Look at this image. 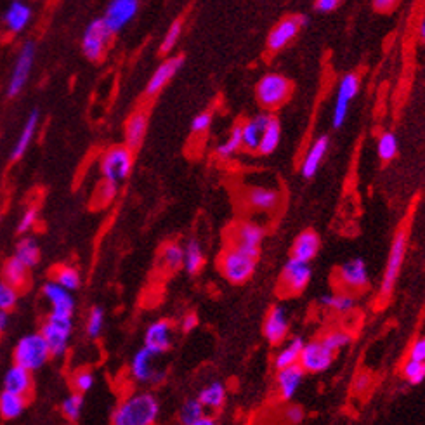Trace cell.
Instances as JSON below:
<instances>
[{"instance_id":"obj_29","label":"cell","mask_w":425,"mask_h":425,"mask_svg":"<svg viewBox=\"0 0 425 425\" xmlns=\"http://www.w3.org/2000/svg\"><path fill=\"white\" fill-rule=\"evenodd\" d=\"M38 122H40V111L32 110V113H30L28 118H26L25 125H23V130L21 134H19L13 151H11V160H19L26 151H28L30 144H32L33 137H35Z\"/></svg>"},{"instance_id":"obj_44","label":"cell","mask_w":425,"mask_h":425,"mask_svg":"<svg viewBox=\"0 0 425 425\" xmlns=\"http://www.w3.org/2000/svg\"><path fill=\"white\" fill-rule=\"evenodd\" d=\"M403 375L412 385H420L425 380V361L408 358L403 365Z\"/></svg>"},{"instance_id":"obj_60","label":"cell","mask_w":425,"mask_h":425,"mask_svg":"<svg viewBox=\"0 0 425 425\" xmlns=\"http://www.w3.org/2000/svg\"><path fill=\"white\" fill-rule=\"evenodd\" d=\"M7 323H9V318H7L6 311H0V333L7 328Z\"/></svg>"},{"instance_id":"obj_41","label":"cell","mask_w":425,"mask_h":425,"mask_svg":"<svg viewBox=\"0 0 425 425\" xmlns=\"http://www.w3.org/2000/svg\"><path fill=\"white\" fill-rule=\"evenodd\" d=\"M400 151V143L394 132H384L377 141V153L382 162H390Z\"/></svg>"},{"instance_id":"obj_27","label":"cell","mask_w":425,"mask_h":425,"mask_svg":"<svg viewBox=\"0 0 425 425\" xmlns=\"http://www.w3.org/2000/svg\"><path fill=\"white\" fill-rule=\"evenodd\" d=\"M269 117L271 113H262L241 124V148L250 153H257L260 134H262L264 125L267 124Z\"/></svg>"},{"instance_id":"obj_38","label":"cell","mask_w":425,"mask_h":425,"mask_svg":"<svg viewBox=\"0 0 425 425\" xmlns=\"http://www.w3.org/2000/svg\"><path fill=\"white\" fill-rule=\"evenodd\" d=\"M182 260H185V248L177 243H167L162 248V255H160V262H162L163 269L167 273H175L182 267Z\"/></svg>"},{"instance_id":"obj_33","label":"cell","mask_w":425,"mask_h":425,"mask_svg":"<svg viewBox=\"0 0 425 425\" xmlns=\"http://www.w3.org/2000/svg\"><path fill=\"white\" fill-rule=\"evenodd\" d=\"M205 266V254L202 245L197 240L187 241L185 248V260H182V267H186V271L190 274H198Z\"/></svg>"},{"instance_id":"obj_50","label":"cell","mask_w":425,"mask_h":425,"mask_svg":"<svg viewBox=\"0 0 425 425\" xmlns=\"http://www.w3.org/2000/svg\"><path fill=\"white\" fill-rule=\"evenodd\" d=\"M94 382H95V378H94L93 371H89V370L76 371L75 377H74L75 392H80V394L89 392V390L94 388Z\"/></svg>"},{"instance_id":"obj_26","label":"cell","mask_w":425,"mask_h":425,"mask_svg":"<svg viewBox=\"0 0 425 425\" xmlns=\"http://www.w3.org/2000/svg\"><path fill=\"white\" fill-rule=\"evenodd\" d=\"M321 248V240L315 231L308 229V231H302L297 236L296 241L292 245V257L304 260V262H311L316 257L318 252Z\"/></svg>"},{"instance_id":"obj_23","label":"cell","mask_w":425,"mask_h":425,"mask_svg":"<svg viewBox=\"0 0 425 425\" xmlns=\"http://www.w3.org/2000/svg\"><path fill=\"white\" fill-rule=\"evenodd\" d=\"M304 377H305V371L301 368L298 363L278 370L276 382H278L279 397L285 401L292 400V397L297 394V390L301 389L302 382H304Z\"/></svg>"},{"instance_id":"obj_6","label":"cell","mask_w":425,"mask_h":425,"mask_svg":"<svg viewBox=\"0 0 425 425\" xmlns=\"http://www.w3.org/2000/svg\"><path fill=\"white\" fill-rule=\"evenodd\" d=\"M134 165V153L127 144L108 149L101 158V174L106 181L120 185L129 177Z\"/></svg>"},{"instance_id":"obj_37","label":"cell","mask_w":425,"mask_h":425,"mask_svg":"<svg viewBox=\"0 0 425 425\" xmlns=\"http://www.w3.org/2000/svg\"><path fill=\"white\" fill-rule=\"evenodd\" d=\"M198 401L204 404L205 409H219L226 401V388L221 382H214V384L206 385L205 389L200 390Z\"/></svg>"},{"instance_id":"obj_57","label":"cell","mask_w":425,"mask_h":425,"mask_svg":"<svg viewBox=\"0 0 425 425\" xmlns=\"http://www.w3.org/2000/svg\"><path fill=\"white\" fill-rule=\"evenodd\" d=\"M285 417L290 424H301L304 420V412H302L301 407H290L286 409Z\"/></svg>"},{"instance_id":"obj_25","label":"cell","mask_w":425,"mask_h":425,"mask_svg":"<svg viewBox=\"0 0 425 425\" xmlns=\"http://www.w3.org/2000/svg\"><path fill=\"white\" fill-rule=\"evenodd\" d=\"M148 130V111L137 110L129 117L127 124H125V144L132 149L139 148L143 143L144 136Z\"/></svg>"},{"instance_id":"obj_46","label":"cell","mask_w":425,"mask_h":425,"mask_svg":"<svg viewBox=\"0 0 425 425\" xmlns=\"http://www.w3.org/2000/svg\"><path fill=\"white\" fill-rule=\"evenodd\" d=\"M321 342L325 344V346L328 347L332 352H339L342 351L344 347H347L352 342V335L349 332H344V330H335L327 333V335L321 339Z\"/></svg>"},{"instance_id":"obj_40","label":"cell","mask_w":425,"mask_h":425,"mask_svg":"<svg viewBox=\"0 0 425 425\" xmlns=\"http://www.w3.org/2000/svg\"><path fill=\"white\" fill-rule=\"evenodd\" d=\"M52 281H56L57 285H61L63 289L74 290L80 289V283H82V278H80V273L71 266H59L56 267L54 274H52Z\"/></svg>"},{"instance_id":"obj_39","label":"cell","mask_w":425,"mask_h":425,"mask_svg":"<svg viewBox=\"0 0 425 425\" xmlns=\"http://www.w3.org/2000/svg\"><path fill=\"white\" fill-rule=\"evenodd\" d=\"M14 257L21 260L28 269L35 267L40 260V247L33 238H23L19 243L16 245V254Z\"/></svg>"},{"instance_id":"obj_52","label":"cell","mask_w":425,"mask_h":425,"mask_svg":"<svg viewBox=\"0 0 425 425\" xmlns=\"http://www.w3.org/2000/svg\"><path fill=\"white\" fill-rule=\"evenodd\" d=\"M37 221H38V210L35 206H32V209H28L25 214H23L21 221H19L18 224V233H21V235L23 233H28L30 229L37 224Z\"/></svg>"},{"instance_id":"obj_59","label":"cell","mask_w":425,"mask_h":425,"mask_svg":"<svg viewBox=\"0 0 425 425\" xmlns=\"http://www.w3.org/2000/svg\"><path fill=\"white\" fill-rule=\"evenodd\" d=\"M216 424V419H214V417H210V415H202V417H198L197 419V422H194L193 425H214Z\"/></svg>"},{"instance_id":"obj_15","label":"cell","mask_w":425,"mask_h":425,"mask_svg":"<svg viewBox=\"0 0 425 425\" xmlns=\"http://www.w3.org/2000/svg\"><path fill=\"white\" fill-rule=\"evenodd\" d=\"M139 11V0H110L105 16L101 19L113 35L125 28Z\"/></svg>"},{"instance_id":"obj_18","label":"cell","mask_w":425,"mask_h":425,"mask_svg":"<svg viewBox=\"0 0 425 425\" xmlns=\"http://www.w3.org/2000/svg\"><path fill=\"white\" fill-rule=\"evenodd\" d=\"M44 297L47 298L49 304H51L52 315L59 316H71L74 318L75 313V298L71 296L70 290L63 289L61 285H57L56 281H47L42 289Z\"/></svg>"},{"instance_id":"obj_45","label":"cell","mask_w":425,"mask_h":425,"mask_svg":"<svg viewBox=\"0 0 425 425\" xmlns=\"http://www.w3.org/2000/svg\"><path fill=\"white\" fill-rule=\"evenodd\" d=\"M205 413L204 404L200 403L198 400H187L185 404H182L181 412H179V422L182 425H193L197 422L198 417H202Z\"/></svg>"},{"instance_id":"obj_42","label":"cell","mask_w":425,"mask_h":425,"mask_svg":"<svg viewBox=\"0 0 425 425\" xmlns=\"http://www.w3.org/2000/svg\"><path fill=\"white\" fill-rule=\"evenodd\" d=\"M83 412V396L80 392L71 394V396H68L66 400L63 401V404H61V413H63V417L66 420H70V422H78L80 417H82Z\"/></svg>"},{"instance_id":"obj_10","label":"cell","mask_w":425,"mask_h":425,"mask_svg":"<svg viewBox=\"0 0 425 425\" xmlns=\"http://www.w3.org/2000/svg\"><path fill=\"white\" fill-rule=\"evenodd\" d=\"M337 283L346 292H363L370 286L368 266L363 259H351L337 267L335 271Z\"/></svg>"},{"instance_id":"obj_9","label":"cell","mask_w":425,"mask_h":425,"mask_svg":"<svg viewBox=\"0 0 425 425\" xmlns=\"http://www.w3.org/2000/svg\"><path fill=\"white\" fill-rule=\"evenodd\" d=\"M113 33L103 19H94L87 25L82 35V52L89 61H101L105 57Z\"/></svg>"},{"instance_id":"obj_30","label":"cell","mask_w":425,"mask_h":425,"mask_svg":"<svg viewBox=\"0 0 425 425\" xmlns=\"http://www.w3.org/2000/svg\"><path fill=\"white\" fill-rule=\"evenodd\" d=\"M279 141H281V124H279V120L274 115H271L267 124L264 125L262 134H260L257 153H260V155H271V153L276 151Z\"/></svg>"},{"instance_id":"obj_4","label":"cell","mask_w":425,"mask_h":425,"mask_svg":"<svg viewBox=\"0 0 425 425\" xmlns=\"http://www.w3.org/2000/svg\"><path fill=\"white\" fill-rule=\"evenodd\" d=\"M51 358L47 342L44 340L42 333H28L14 347V363L23 368L33 371L40 370Z\"/></svg>"},{"instance_id":"obj_43","label":"cell","mask_w":425,"mask_h":425,"mask_svg":"<svg viewBox=\"0 0 425 425\" xmlns=\"http://www.w3.org/2000/svg\"><path fill=\"white\" fill-rule=\"evenodd\" d=\"M240 149H241V124L235 125L228 139L217 146V155H219L221 158H231V156L235 155L236 151H240Z\"/></svg>"},{"instance_id":"obj_48","label":"cell","mask_w":425,"mask_h":425,"mask_svg":"<svg viewBox=\"0 0 425 425\" xmlns=\"http://www.w3.org/2000/svg\"><path fill=\"white\" fill-rule=\"evenodd\" d=\"M103 328H105V311H103V308H94L93 311L89 313V318H87V335H89L91 339H98V337L101 335Z\"/></svg>"},{"instance_id":"obj_19","label":"cell","mask_w":425,"mask_h":425,"mask_svg":"<svg viewBox=\"0 0 425 425\" xmlns=\"http://www.w3.org/2000/svg\"><path fill=\"white\" fill-rule=\"evenodd\" d=\"M182 63H185V57L182 56H172L163 61V63L156 68L155 74L151 75V78H149L146 86V95L153 98V95L162 93L167 83L177 75L179 70H181Z\"/></svg>"},{"instance_id":"obj_58","label":"cell","mask_w":425,"mask_h":425,"mask_svg":"<svg viewBox=\"0 0 425 425\" xmlns=\"http://www.w3.org/2000/svg\"><path fill=\"white\" fill-rule=\"evenodd\" d=\"M197 325H198V318H197V315H193V313H190V315H186V316H185V320H182L181 328H182V332H191L194 327H197Z\"/></svg>"},{"instance_id":"obj_5","label":"cell","mask_w":425,"mask_h":425,"mask_svg":"<svg viewBox=\"0 0 425 425\" xmlns=\"http://www.w3.org/2000/svg\"><path fill=\"white\" fill-rule=\"evenodd\" d=\"M255 94L262 108L278 110L292 95V82L279 74H267L259 80Z\"/></svg>"},{"instance_id":"obj_22","label":"cell","mask_w":425,"mask_h":425,"mask_svg":"<svg viewBox=\"0 0 425 425\" xmlns=\"http://www.w3.org/2000/svg\"><path fill=\"white\" fill-rule=\"evenodd\" d=\"M264 240V228L255 222H243L236 228L233 245L248 252V254L259 255L260 241Z\"/></svg>"},{"instance_id":"obj_20","label":"cell","mask_w":425,"mask_h":425,"mask_svg":"<svg viewBox=\"0 0 425 425\" xmlns=\"http://www.w3.org/2000/svg\"><path fill=\"white\" fill-rule=\"evenodd\" d=\"M172 335H174V327L170 321L158 320L149 325L144 333V346L160 356L172 347Z\"/></svg>"},{"instance_id":"obj_31","label":"cell","mask_w":425,"mask_h":425,"mask_svg":"<svg viewBox=\"0 0 425 425\" xmlns=\"http://www.w3.org/2000/svg\"><path fill=\"white\" fill-rule=\"evenodd\" d=\"M26 408V396L21 394L9 392L4 389V392L0 394V417L6 420H16L23 415Z\"/></svg>"},{"instance_id":"obj_21","label":"cell","mask_w":425,"mask_h":425,"mask_svg":"<svg viewBox=\"0 0 425 425\" xmlns=\"http://www.w3.org/2000/svg\"><path fill=\"white\" fill-rule=\"evenodd\" d=\"M33 16L32 7L23 0H13L6 13L2 14V23L9 33H21L30 25Z\"/></svg>"},{"instance_id":"obj_35","label":"cell","mask_w":425,"mask_h":425,"mask_svg":"<svg viewBox=\"0 0 425 425\" xmlns=\"http://www.w3.org/2000/svg\"><path fill=\"white\" fill-rule=\"evenodd\" d=\"M321 304L325 308L332 309L335 313H351L352 309L356 308V298L351 292H346V290H340V292L335 293H327V296L321 297Z\"/></svg>"},{"instance_id":"obj_2","label":"cell","mask_w":425,"mask_h":425,"mask_svg":"<svg viewBox=\"0 0 425 425\" xmlns=\"http://www.w3.org/2000/svg\"><path fill=\"white\" fill-rule=\"evenodd\" d=\"M408 241H409V224H403L400 229H397V233L392 238V243H390L384 278H382L380 290H378V302H380V304H384V302L392 296L394 286H396L397 278H400L401 267H403L404 255H407Z\"/></svg>"},{"instance_id":"obj_17","label":"cell","mask_w":425,"mask_h":425,"mask_svg":"<svg viewBox=\"0 0 425 425\" xmlns=\"http://www.w3.org/2000/svg\"><path fill=\"white\" fill-rule=\"evenodd\" d=\"M264 337L271 346H279L286 340L290 332V321L286 309L281 305H274L269 313H267L266 320H264Z\"/></svg>"},{"instance_id":"obj_32","label":"cell","mask_w":425,"mask_h":425,"mask_svg":"<svg viewBox=\"0 0 425 425\" xmlns=\"http://www.w3.org/2000/svg\"><path fill=\"white\" fill-rule=\"evenodd\" d=\"M248 205L257 210H274L279 205V193L267 187H254L248 191Z\"/></svg>"},{"instance_id":"obj_55","label":"cell","mask_w":425,"mask_h":425,"mask_svg":"<svg viewBox=\"0 0 425 425\" xmlns=\"http://www.w3.org/2000/svg\"><path fill=\"white\" fill-rule=\"evenodd\" d=\"M397 2L400 0H371L375 11H378V13H389V11H392L397 6Z\"/></svg>"},{"instance_id":"obj_14","label":"cell","mask_w":425,"mask_h":425,"mask_svg":"<svg viewBox=\"0 0 425 425\" xmlns=\"http://www.w3.org/2000/svg\"><path fill=\"white\" fill-rule=\"evenodd\" d=\"M305 25H308V18L302 16V14L281 19V21L276 23V26L271 30L269 35H267V49H269L271 52L283 51V49L298 35V32H301Z\"/></svg>"},{"instance_id":"obj_11","label":"cell","mask_w":425,"mask_h":425,"mask_svg":"<svg viewBox=\"0 0 425 425\" xmlns=\"http://www.w3.org/2000/svg\"><path fill=\"white\" fill-rule=\"evenodd\" d=\"M35 44L33 42H26L21 47L19 54L14 63L13 74H11L9 83H7V95L9 98H16V95L25 89L26 82H28L30 75H32L33 63H35Z\"/></svg>"},{"instance_id":"obj_28","label":"cell","mask_w":425,"mask_h":425,"mask_svg":"<svg viewBox=\"0 0 425 425\" xmlns=\"http://www.w3.org/2000/svg\"><path fill=\"white\" fill-rule=\"evenodd\" d=\"M33 378L32 371L23 368L14 363V366H11L7 370L6 377H4V389L9 390V392L21 394V396H28V392L32 390Z\"/></svg>"},{"instance_id":"obj_8","label":"cell","mask_w":425,"mask_h":425,"mask_svg":"<svg viewBox=\"0 0 425 425\" xmlns=\"http://www.w3.org/2000/svg\"><path fill=\"white\" fill-rule=\"evenodd\" d=\"M311 276V262L290 257L289 262L283 267L281 276H279V292L285 297L298 296V293H302L308 289Z\"/></svg>"},{"instance_id":"obj_3","label":"cell","mask_w":425,"mask_h":425,"mask_svg":"<svg viewBox=\"0 0 425 425\" xmlns=\"http://www.w3.org/2000/svg\"><path fill=\"white\" fill-rule=\"evenodd\" d=\"M257 260L259 255L248 254V252L241 250V248L233 245L221 257L219 266L222 276L228 279L229 283H233V285H241V283L248 281L252 278Z\"/></svg>"},{"instance_id":"obj_1","label":"cell","mask_w":425,"mask_h":425,"mask_svg":"<svg viewBox=\"0 0 425 425\" xmlns=\"http://www.w3.org/2000/svg\"><path fill=\"white\" fill-rule=\"evenodd\" d=\"M160 404L153 394H134L113 412V425H153L158 419Z\"/></svg>"},{"instance_id":"obj_7","label":"cell","mask_w":425,"mask_h":425,"mask_svg":"<svg viewBox=\"0 0 425 425\" xmlns=\"http://www.w3.org/2000/svg\"><path fill=\"white\" fill-rule=\"evenodd\" d=\"M71 330H74V321L71 316H59L52 315L47 318V321L42 327V337L47 342L51 356H63L70 346Z\"/></svg>"},{"instance_id":"obj_51","label":"cell","mask_w":425,"mask_h":425,"mask_svg":"<svg viewBox=\"0 0 425 425\" xmlns=\"http://www.w3.org/2000/svg\"><path fill=\"white\" fill-rule=\"evenodd\" d=\"M117 190L118 185H115V182L110 181H103V185L98 187V193H95V200L99 202V205L106 206L108 204H111V200H113L115 197H117Z\"/></svg>"},{"instance_id":"obj_36","label":"cell","mask_w":425,"mask_h":425,"mask_svg":"<svg viewBox=\"0 0 425 425\" xmlns=\"http://www.w3.org/2000/svg\"><path fill=\"white\" fill-rule=\"evenodd\" d=\"M302 346H304V340L298 339V337L290 340L289 344H285V346L279 349L276 358H274V366H276L278 370H281L285 368V366L296 365V363H298V358H301Z\"/></svg>"},{"instance_id":"obj_34","label":"cell","mask_w":425,"mask_h":425,"mask_svg":"<svg viewBox=\"0 0 425 425\" xmlns=\"http://www.w3.org/2000/svg\"><path fill=\"white\" fill-rule=\"evenodd\" d=\"M4 281L16 286L18 290L23 289L28 283V267L19 259L11 257L4 266Z\"/></svg>"},{"instance_id":"obj_53","label":"cell","mask_w":425,"mask_h":425,"mask_svg":"<svg viewBox=\"0 0 425 425\" xmlns=\"http://www.w3.org/2000/svg\"><path fill=\"white\" fill-rule=\"evenodd\" d=\"M210 124H212V113H209V111L198 113L197 117L193 118V122H191V132L193 134L205 132V130L210 127Z\"/></svg>"},{"instance_id":"obj_24","label":"cell","mask_w":425,"mask_h":425,"mask_svg":"<svg viewBox=\"0 0 425 425\" xmlns=\"http://www.w3.org/2000/svg\"><path fill=\"white\" fill-rule=\"evenodd\" d=\"M328 144H330L328 136H321V137H318L311 146H309L308 153H305L304 160H302V165H301L302 177H305V179L315 177L318 168H320L321 162H323L325 155H327Z\"/></svg>"},{"instance_id":"obj_47","label":"cell","mask_w":425,"mask_h":425,"mask_svg":"<svg viewBox=\"0 0 425 425\" xmlns=\"http://www.w3.org/2000/svg\"><path fill=\"white\" fill-rule=\"evenodd\" d=\"M19 290L7 281H0V311H11L18 304Z\"/></svg>"},{"instance_id":"obj_12","label":"cell","mask_w":425,"mask_h":425,"mask_svg":"<svg viewBox=\"0 0 425 425\" xmlns=\"http://www.w3.org/2000/svg\"><path fill=\"white\" fill-rule=\"evenodd\" d=\"M359 86H361V80H359V76L356 74H347L342 76V80L339 83V91H337L335 106H333V129H340L346 124L347 113H349V103L358 95Z\"/></svg>"},{"instance_id":"obj_54","label":"cell","mask_w":425,"mask_h":425,"mask_svg":"<svg viewBox=\"0 0 425 425\" xmlns=\"http://www.w3.org/2000/svg\"><path fill=\"white\" fill-rule=\"evenodd\" d=\"M409 358L417 361H425V340L417 339L409 347Z\"/></svg>"},{"instance_id":"obj_13","label":"cell","mask_w":425,"mask_h":425,"mask_svg":"<svg viewBox=\"0 0 425 425\" xmlns=\"http://www.w3.org/2000/svg\"><path fill=\"white\" fill-rule=\"evenodd\" d=\"M333 359H335V352L328 349L320 339L302 346L298 365L305 373H323L330 368Z\"/></svg>"},{"instance_id":"obj_56","label":"cell","mask_w":425,"mask_h":425,"mask_svg":"<svg viewBox=\"0 0 425 425\" xmlns=\"http://www.w3.org/2000/svg\"><path fill=\"white\" fill-rule=\"evenodd\" d=\"M340 0H315V6L320 13H332L339 7Z\"/></svg>"},{"instance_id":"obj_61","label":"cell","mask_w":425,"mask_h":425,"mask_svg":"<svg viewBox=\"0 0 425 425\" xmlns=\"http://www.w3.org/2000/svg\"><path fill=\"white\" fill-rule=\"evenodd\" d=\"M419 35L424 40V37H425V21H424V19H422V23H420V26H419Z\"/></svg>"},{"instance_id":"obj_49","label":"cell","mask_w":425,"mask_h":425,"mask_svg":"<svg viewBox=\"0 0 425 425\" xmlns=\"http://www.w3.org/2000/svg\"><path fill=\"white\" fill-rule=\"evenodd\" d=\"M181 33H182V21L181 19H177V21L172 23L170 28L167 30L165 37H163V40H162V45H160V52H162V54L170 52L172 49L177 45L179 38H181Z\"/></svg>"},{"instance_id":"obj_16","label":"cell","mask_w":425,"mask_h":425,"mask_svg":"<svg viewBox=\"0 0 425 425\" xmlns=\"http://www.w3.org/2000/svg\"><path fill=\"white\" fill-rule=\"evenodd\" d=\"M156 352L148 349L146 346L141 347L139 351L134 354L132 361H130V375L136 378L137 382H151V384H160L165 378V371H156L153 363H155Z\"/></svg>"}]
</instances>
